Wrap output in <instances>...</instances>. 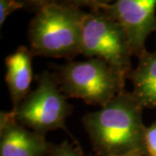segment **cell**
Returning a JSON list of instances; mask_svg holds the SVG:
<instances>
[{
  "instance_id": "obj_1",
  "label": "cell",
  "mask_w": 156,
  "mask_h": 156,
  "mask_svg": "<svg viewBox=\"0 0 156 156\" xmlns=\"http://www.w3.org/2000/svg\"><path fill=\"white\" fill-rule=\"evenodd\" d=\"M142 108L123 91L101 110L83 118L93 150L100 156H148Z\"/></svg>"
},
{
  "instance_id": "obj_2",
  "label": "cell",
  "mask_w": 156,
  "mask_h": 156,
  "mask_svg": "<svg viewBox=\"0 0 156 156\" xmlns=\"http://www.w3.org/2000/svg\"><path fill=\"white\" fill-rule=\"evenodd\" d=\"M36 14L29 26L33 56L72 59L81 54L85 13L80 2H35Z\"/></svg>"
},
{
  "instance_id": "obj_3",
  "label": "cell",
  "mask_w": 156,
  "mask_h": 156,
  "mask_svg": "<svg viewBox=\"0 0 156 156\" xmlns=\"http://www.w3.org/2000/svg\"><path fill=\"white\" fill-rule=\"evenodd\" d=\"M56 75L62 93L101 108L125 91L128 77L101 58L69 61L58 68Z\"/></svg>"
},
{
  "instance_id": "obj_4",
  "label": "cell",
  "mask_w": 156,
  "mask_h": 156,
  "mask_svg": "<svg viewBox=\"0 0 156 156\" xmlns=\"http://www.w3.org/2000/svg\"><path fill=\"white\" fill-rule=\"evenodd\" d=\"M68 98L56 75L46 71L39 76L37 88L11 113L19 124L43 135L59 128L66 130L65 121L72 112Z\"/></svg>"
},
{
  "instance_id": "obj_5",
  "label": "cell",
  "mask_w": 156,
  "mask_h": 156,
  "mask_svg": "<svg viewBox=\"0 0 156 156\" xmlns=\"http://www.w3.org/2000/svg\"><path fill=\"white\" fill-rule=\"evenodd\" d=\"M81 54L88 58H101L128 77L132 72V52L122 25L105 14L91 11L83 22Z\"/></svg>"
},
{
  "instance_id": "obj_6",
  "label": "cell",
  "mask_w": 156,
  "mask_h": 156,
  "mask_svg": "<svg viewBox=\"0 0 156 156\" xmlns=\"http://www.w3.org/2000/svg\"><path fill=\"white\" fill-rule=\"evenodd\" d=\"M91 11L101 12L118 22L124 30L133 56L145 52L147 37L156 30V0H117L81 2Z\"/></svg>"
},
{
  "instance_id": "obj_7",
  "label": "cell",
  "mask_w": 156,
  "mask_h": 156,
  "mask_svg": "<svg viewBox=\"0 0 156 156\" xmlns=\"http://www.w3.org/2000/svg\"><path fill=\"white\" fill-rule=\"evenodd\" d=\"M53 144L19 124L10 112L0 115V156H46Z\"/></svg>"
},
{
  "instance_id": "obj_8",
  "label": "cell",
  "mask_w": 156,
  "mask_h": 156,
  "mask_svg": "<svg viewBox=\"0 0 156 156\" xmlns=\"http://www.w3.org/2000/svg\"><path fill=\"white\" fill-rule=\"evenodd\" d=\"M32 56L30 50L20 46L5 59L6 83L10 91L13 108H16L27 96L33 79Z\"/></svg>"
},
{
  "instance_id": "obj_9",
  "label": "cell",
  "mask_w": 156,
  "mask_h": 156,
  "mask_svg": "<svg viewBox=\"0 0 156 156\" xmlns=\"http://www.w3.org/2000/svg\"><path fill=\"white\" fill-rule=\"evenodd\" d=\"M138 59L137 67L128 76L134 87L131 93L142 108H156V50H146Z\"/></svg>"
},
{
  "instance_id": "obj_10",
  "label": "cell",
  "mask_w": 156,
  "mask_h": 156,
  "mask_svg": "<svg viewBox=\"0 0 156 156\" xmlns=\"http://www.w3.org/2000/svg\"><path fill=\"white\" fill-rule=\"evenodd\" d=\"M27 5H31V2L27 4L24 1H16V0H1L0 1V26L4 24L6 18L12 12L18 9H22Z\"/></svg>"
},
{
  "instance_id": "obj_11",
  "label": "cell",
  "mask_w": 156,
  "mask_h": 156,
  "mask_svg": "<svg viewBox=\"0 0 156 156\" xmlns=\"http://www.w3.org/2000/svg\"><path fill=\"white\" fill-rule=\"evenodd\" d=\"M46 156H86L79 147H75L67 141L59 145H53Z\"/></svg>"
},
{
  "instance_id": "obj_12",
  "label": "cell",
  "mask_w": 156,
  "mask_h": 156,
  "mask_svg": "<svg viewBox=\"0 0 156 156\" xmlns=\"http://www.w3.org/2000/svg\"><path fill=\"white\" fill-rule=\"evenodd\" d=\"M145 137L148 156H156V121L147 128Z\"/></svg>"
},
{
  "instance_id": "obj_13",
  "label": "cell",
  "mask_w": 156,
  "mask_h": 156,
  "mask_svg": "<svg viewBox=\"0 0 156 156\" xmlns=\"http://www.w3.org/2000/svg\"><path fill=\"white\" fill-rule=\"evenodd\" d=\"M126 156H130V155H126Z\"/></svg>"
}]
</instances>
